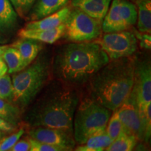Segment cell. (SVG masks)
<instances>
[{
  "label": "cell",
  "mask_w": 151,
  "mask_h": 151,
  "mask_svg": "<svg viewBox=\"0 0 151 151\" xmlns=\"http://www.w3.org/2000/svg\"><path fill=\"white\" fill-rule=\"evenodd\" d=\"M16 13L21 17L29 14L36 0H10Z\"/></svg>",
  "instance_id": "obj_27"
},
{
  "label": "cell",
  "mask_w": 151,
  "mask_h": 151,
  "mask_svg": "<svg viewBox=\"0 0 151 151\" xmlns=\"http://www.w3.org/2000/svg\"><path fill=\"white\" fill-rule=\"evenodd\" d=\"M16 129V126L5 120L4 119L0 118V130L1 132L11 133V132H14Z\"/></svg>",
  "instance_id": "obj_30"
},
{
  "label": "cell",
  "mask_w": 151,
  "mask_h": 151,
  "mask_svg": "<svg viewBox=\"0 0 151 151\" xmlns=\"http://www.w3.org/2000/svg\"><path fill=\"white\" fill-rule=\"evenodd\" d=\"M24 130L20 129L15 133L6 137H2L0 139V151L10 150L11 148L14 146V144L21 138L24 134Z\"/></svg>",
  "instance_id": "obj_26"
},
{
  "label": "cell",
  "mask_w": 151,
  "mask_h": 151,
  "mask_svg": "<svg viewBox=\"0 0 151 151\" xmlns=\"http://www.w3.org/2000/svg\"><path fill=\"white\" fill-rule=\"evenodd\" d=\"M109 62L107 54L95 42H76L65 45L57 54L54 71L57 76L70 83L90 80Z\"/></svg>",
  "instance_id": "obj_1"
},
{
  "label": "cell",
  "mask_w": 151,
  "mask_h": 151,
  "mask_svg": "<svg viewBox=\"0 0 151 151\" xmlns=\"http://www.w3.org/2000/svg\"><path fill=\"white\" fill-rule=\"evenodd\" d=\"M30 150V143L29 139H21L15 143L14 146L11 148L10 151H28Z\"/></svg>",
  "instance_id": "obj_29"
},
{
  "label": "cell",
  "mask_w": 151,
  "mask_h": 151,
  "mask_svg": "<svg viewBox=\"0 0 151 151\" xmlns=\"http://www.w3.org/2000/svg\"><path fill=\"white\" fill-rule=\"evenodd\" d=\"M20 52L23 62L24 68L35 60L43 48L41 42L27 38H20L11 45Z\"/></svg>",
  "instance_id": "obj_15"
},
{
  "label": "cell",
  "mask_w": 151,
  "mask_h": 151,
  "mask_svg": "<svg viewBox=\"0 0 151 151\" xmlns=\"http://www.w3.org/2000/svg\"><path fill=\"white\" fill-rule=\"evenodd\" d=\"M7 72H8L7 66L6 65L3 58L1 57H0V78L1 76H3L4 75H5L6 73H7Z\"/></svg>",
  "instance_id": "obj_32"
},
{
  "label": "cell",
  "mask_w": 151,
  "mask_h": 151,
  "mask_svg": "<svg viewBox=\"0 0 151 151\" xmlns=\"http://www.w3.org/2000/svg\"><path fill=\"white\" fill-rule=\"evenodd\" d=\"M115 111L122 122L125 133L133 135L137 141H146L145 129L139 115L137 99L132 92L122 104Z\"/></svg>",
  "instance_id": "obj_8"
},
{
  "label": "cell",
  "mask_w": 151,
  "mask_h": 151,
  "mask_svg": "<svg viewBox=\"0 0 151 151\" xmlns=\"http://www.w3.org/2000/svg\"><path fill=\"white\" fill-rule=\"evenodd\" d=\"M4 43V40H3L2 37H1V35H0V43Z\"/></svg>",
  "instance_id": "obj_35"
},
{
  "label": "cell",
  "mask_w": 151,
  "mask_h": 151,
  "mask_svg": "<svg viewBox=\"0 0 151 151\" xmlns=\"http://www.w3.org/2000/svg\"><path fill=\"white\" fill-rule=\"evenodd\" d=\"M30 143V151H64L65 148L48 143L40 142L32 138H28Z\"/></svg>",
  "instance_id": "obj_28"
},
{
  "label": "cell",
  "mask_w": 151,
  "mask_h": 151,
  "mask_svg": "<svg viewBox=\"0 0 151 151\" xmlns=\"http://www.w3.org/2000/svg\"><path fill=\"white\" fill-rule=\"evenodd\" d=\"M29 137L40 142L60 146L65 150H71L76 141L73 132L57 128L35 127L29 132Z\"/></svg>",
  "instance_id": "obj_10"
},
{
  "label": "cell",
  "mask_w": 151,
  "mask_h": 151,
  "mask_svg": "<svg viewBox=\"0 0 151 151\" xmlns=\"http://www.w3.org/2000/svg\"><path fill=\"white\" fill-rule=\"evenodd\" d=\"M137 139L133 135L122 133L105 149L106 151H130L136 146Z\"/></svg>",
  "instance_id": "obj_21"
},
{
  "label": "cell",
  "mask_w": 151,
  "mask_h": 151,
  "mask_svg": "<svg viewBox=\"0 0 151 151\" xmlns=\"http://www.w3.org/2000/svg\"><path fill=\"white\" fill-rule=\"evenodd\" d=\"M65 24L51 29H27L22 28L18 32L20 38H27L41 43L52 44L59 40L65 35Z\"/></svg>",
  "instance_id": "obj_12"
},
{
  "label": "cell",
  "mask_w": 151,
  "mask_h": 151,
  "mask_svg": "<svg viewBox=\"0 0 151 151\" xmlns=\"http://www.w3.org/2000/svg\"><path fill=\"white\" fill-rule=\"evenodd\" d=\"M111 0H72L73 8L80 9L87 15L102 22Z\"/></svg>",
  "instance_id": "obj_11"
},
{
  "label": "cell",
  "mask_w": 151,
  "mask_h": 151,
  "mask_svg": "<svg viewBox=\"0 0 151 151\" xmlns=\"http://www.w3.org/2000/svg\"><path fill=\"white\" fill-rule=\"evenodd\" d=\"M3 136H4V134H3V132H1V130H0V139H1V138L3 137Z\"/></svg>",
  "instance_id": "obj_34"
},
{
  "label": "cell",
  "mask_w": 151,
  "mask_h": 151,
  "mask_svg": "<svg viewBox=\"0 0 151 151\" xmlns=\"http://www.w3.org/2000/svg\"><path fill=\"white\" fill-rule=\"evenodd\" d=\"M137 27L141 33L150 34L151 31V1L150 0H138L137 1Z\"/></svg>",
  "instance_id": "obj_18"
},
{
  "label": "cell",
  "mask_w": 151,
  "mask_h": 151,
  "mask_svg": "<svg viewBox=\"0 0 151 151\" xmlns=\"http://www.w3.org/2000/svg\"><path fill=\"white\" fill-rule=\"evenodd\" d=\"M0 118L17 126L20 119V108L10 101L0 99Z\"/></svg>",
  "instance_id": "obj_22"
},
{
  "label": "cell",
  "mask_w": 151,
  "mask_h": 151,
  "mask_svg": "<svg viewBox=\"0 0 151 151\" xmlns=\"http://www.w3.org/2000/svg\"><path fill=\"white\" fill-rule=\"evenodd\" d=\"M111 117L109 109L94 99H88L79 106L73 121L74 140L83 144L92 136L106 132Z\"/></svg>",
  "instance_id": "obj_5"
},
{
  "label": "cell",
  "mask_w": 151,
  "mask_h": 151,
  "mask_svg": "<svg viewBox=\"0 0 151 151\" xmlns=\"http://www.w3.org/2000/svg\"><path fill=\"white\" fill-rule=\"evenodd\" d=\"M29 11V18L37 20L57 12L66 6L69 0H36Z\"/></svg>",
  "instance_id": "obj_16"
},
{
  "label": "cell",
  "mask_w": 151,
  "mask_h": 151,
  "mask_svg": "<svg viewBox=\"0 0 151 151\" xmlns=\"http://www.w3.org/2000/svg\"><path fill=\"white\" fill-rule=\"evenodd\" d=\"M140 36V39L141 41V43H142L143 47H146V48H150V35H148L146 33V35H139Z\"/></svg>",
  "instance_id": "obj_31"
},
{
  "label": "cell",
  "mask_w": 151,
  "mask_h": 151,
  "mask_svg": "<svg viewBox=\"0 0 151 151\" xmlns=\"http://www.w3.org/2000/svg\"><path fill=\"white\" fill-rule=\"evenodd\" d=\"M113 140L106 132L96 134L90 137L82 146H78L76 150L78 151H102L112 143Z\"/></svg>",
  "instance_id": "obj_19"
},
{
  "label": "cell",
  "mask_w": 151,
  "mask_h": 151,
  "mask_svg": "<svg viewBox=\"0 0 151 151\" xmlns=\"http://www.w3.org/2000/svg\"><path fill=\"white\" fill-rule=\"evenodd\" d=\"M134 65L127 57L104 66L90 78L92 99L109 110H116L133 88Z\"/></svg>",
  "instance_id": "obj_2"
},
{
  "label": "cell",
  "mask_w": 151,
  "mask_h": 151,
  "mask_svg": "<svg viewBox=\"0 0 151 151\" xmlns=\"http://www.w3.org/2000/svg\"><path fill=\"white\" fill-rule=\"evenodd\" d=\"M110 6L101 22L104 33L116 32L127 29L120 11V0H111Z\"/></svg>",
  "instance_id": "obj_14"
},
{
  "label": "cell",
  "mask_w": 151,
  "mask_h": 151,
  "mask_svg": "<svg viewBox=\"0 0 151 151\" xmlns=\"http://www.w3.org/2000/svg\"><path fill=\"white\" fill-rule=\"evenodd\" d=\"M134 79L132 93L141 112L151 106V68L148 61L134 63Z\"/></svg>",
  "instance_id": "obj_9"
},
{
  "label": "cell",
  "mask_w": 151,
  "mask_h": 151,
  "mask_svg": "<svg viewBox=\"0 0 151 151\" xmlns=\"http://www.w3.org/2000/svg\"><path fill=\"white\" fill-rule=\"evenodd\" d=\"M8 68L9 73H15L24 69L20 52L14 47L9 46L1 56Z\"/></svg>",
  "instance_id": "obj_20"
},
{
  "label": "cell",
  "mask_w": 151,
  "mask_h": 151,
  "mask_svg": "<svg viewBox=\"0 0 151 151\" xmlns=\"http://www.w3.org/2000/svg\"><path fill=\"white\" fill-rule=\"evenodd\" d=\"M14 96L12 80L9 74L6 73L0 78V99L12 103Z\"/></svg>",
  "instance_id": "obj_25"
},
{
  "label": "cell",
  "mask_w": 151,
  "mask_h": 151,
  "mask_svg": "<svg viewBox=\"0 0 151 151\" xmlns=\"http://www.w3.org/2000/svg\"><path fill=\"white\" fill-rule=\"evenodd\" d=\"M71 8L65 6L57 12L37 20H31L23 27L27 29H51L65 24Z\"/></svg>",
  "instance_id": "obj_13"
},
{
  "label": "cell",
  "mask_w": 151,
  "mask_h": 151,
  "mask_svg": "<svg viewBox=\"0 0 151 151\" xmlns=\"http://www.w3.org/2000/svg\"><path fill=\"white\" fill-rule=\"evenodd\" d=\"M120 11L127 29L136 24L137 21V9L134 4L127 0H120Z\"/></svg>",
  "instance_id": "obj_23"
},
{
  "label": "cell",
  "mask_w": 151,
  "mask_h": 151,
  "mask_svg": "<svg viewBox=\"0 0 151 151\" xmlns=\"http://www.w3.org/2000/svg\"><path fill=\"white\" fill-rule=\"evenodd\" d=\"M65 26L64 36L73 42H86L97 39L102 31L101 22L76 8L71 9Z\"/></svg>",
  "instance_id": "obj_6"
},
{
  "label": "cell",
  "mask_w": 151,
  "mask_h": 151,
  "mask_svg": "<svg viewBox=\"0 0 151 151\" xmlns=\"http://www.w3.org/2000/svg\"><path fill=\"white\" fill-rule=\"evenodd\" d=\"M8 46H6V45H3V46L2 45H0V57L2 56L4 52V50Z\"/></svg>",
  "instance_id": "obj_33"
},
{
  "label": "cell",
  "mask_w": 151,
  "mask_h": 151,
  "mask_svg": "<svg viewBox=\"0 0 151 151\" xmlns=\"http://www.w3.org/2000/svg\"><path fill=\"white\" fill-rule=\"evenodd\" d=\"M78 97L75 91L59 89L46 94L28 113L32 127L57 128L73 132V121Z\"/></svg>",
  "instance_id": "obj_3"
},
{
  "label": "cell",
  "mask_w": 151,
  "mask_h": 151,
  "mask_svg": "<svg viewBox=\"0 0 151 151\" xmlns=\"http://www.w3.org/2000/svg\"><path fill=\"white\" fill-rule=\"evenodd\" d=\"M49 76L48 60L40 57L12 76V103L19 108L27 106L41 91Z\"/></svg>",
  "instance_id": "obj_4"
},
{
  "label": "cell",
  "mask_w": 151,
  "mask_h": 151,
  "mask_svg": "<svg viewBox=\"0 0 151 151\" xmlns=\"http://www.w3.org/2000/svg\"><path fill=\"white\" fill-rule=\"evenodd\" d=\"M111 60L129 58L136 52L137 39L133 33L126 30L105 33L94 41Z\"/></svg>",
  "instance_id": "obj_7"
},
{
  "label": "cell",
  "mask_w": 151,
  "mask_h": 151,
  "mask_svg": "<svg viewBox=\"0 0 151 151\" xmlns=\"http://www.w3.org/2000/svg\"><path fill=\"white\" fill-rule=\"evenodd\" d=\"M18 14L10 0H0V31H10L16 27Z\"/></svg>",
  "instance_id": "obj_17"
},
{
  "label": "cell",
  "mask_w": 151,
  "mask_h": 151,
  "mask_svg": "<svg viewBox=\"0 0 151 151\" xmlns=\"http://www.w3.org/2000/svg\"><path fill=\"white\" fill-rule=\"evenodd\" d=\"M106 132L113 141L118 137L122 132H124L123 125L120 118H118L116 111L113 113L112 116L109 118L106 128Z\"/></svg>",
  "instance_id": "obj_24"
}]
</instances>
